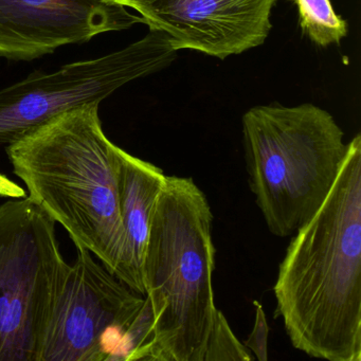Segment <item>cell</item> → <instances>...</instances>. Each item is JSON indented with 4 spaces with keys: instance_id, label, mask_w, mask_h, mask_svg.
Masks as SVG:
<instances>
[{
    "instance_id": "1",
    "label": "cell",
    "mask_w": 361,
    "mask_h": 361,
    "mask_svg": "<svg viewBox=\"0 0 361 361\" xmlns=\"http://www.w3.org/2000/svg\"><path fill=\"white\" fill-rule=\"evenodd\" d=\"M276 307L291 345L312 358L361 361V135L322 206L279 266Z\"/></svg>"
},
{
    "instance_id": "2",
    "label": "cell",
    "mask_w": 361,
    "mask_h": 361,
    "mask_svg": "<svg viewBox=\"0 0 361 361\" xmlns=\"http://www.w3.org/2000/svg\"><path fill=\"white\" fill-rule=\"evenodd\" d=\"M99 104L56 116L8 145L7 154L29 197L115 276L124 248L117 145L103 130Z\"/></svg>"
},
{
    "instance_id": "3",
    "label": "cell",
    "mask_w": 361,
    "mask_h": 361,
    "mask_svg": "<svg viewBox=\"0 0 361 361\" xmlns=\"http://www.w3.org/2000/svg\"><path fill=\"white\" fill-rule=\"evenodd\" d=\"M208 198L190 177L166 176L143 264L153 338L143 360L204 361L217 308Z\"/></svg>"
},
{
    "instance_id": "4",
    "label": "cell",
    "mask_w": 361,
    "mask_h": 361,
    "mask_svg": "<svg viewBox=\"0 0 361 361\" xmlns=\"http://www.w3.org/2000/svg\"><path fill=\"white\" fill-rule=\"evenodd\" d=\"M242 124L251 192L269 231L286 238L326 200L348 153L343 130L312 103L257 105Z\"/></svg>"
},
{
    "instance_id": "5",
    "label": "cell",
    "mask_w": 361,
    "mask_h": 361,
    "mask_svg": "<svg viewBox=\"0 0 361 361\" xmlns=\"http://www.w3.org/2000/svg\"><path fill=\"white\" fill-rule=\"evenodd\" d=\"M68 266L56 221L37 202L0 204V361H41Z\"/></svg>"
},
{
    "instance_id": "6",
    "label": "cell",
    "mask_w": 361,
    "mask_h": 361,
    "mask_svg": "<svg viewBox=\"0 0 361 361\" xmlns=\"http://www.w3.org/2000/svg\"><path fill=\"white\" fill-rule=\"evenodd\" d=\"M176 50L162 31L149 28L142 39L92 60L32 73L0 90V145H11L56 116L102 102L135 80L170 66Z\"/></svg>"
},
{
    "instance_id": "7",
    "label": "cell",
    "mask_w": 361,
    "mask_h": 361,
    "mask_svg": "<svg viewBox=\"0 0 361 361\" xmlns=\"http://www.w3.org/2000/svg\"><path fill=\"white\" fill-rule=\"evenodd\" d=\"M77 249L48 323L41 361L118 360L145 297L97 263L87 249Z\"/></svg>"
},
{
    "instance_id": "8",
    "label": "cell",
    "mask_w": 361,
    "mask_h": 361,
    "mask_svg": "<svg viewBox=\"0 0 361 361\" xmlns=\"http://www.w3.org/2000/svg\"><path fill=\"white\" fill-rule=\"evenodd\" d=\"M276 0H143L135 11L176 51L225 60L265 43Z\"/></svg>"
},
{
    "instance_id": "9",
    "label": "cell",
    "mask_w": 361,
    "mask_h": 361,
    "mask_svg": "<svg viewBox=\"0 0 361 361\" xmlns=\"http://www.w3.org/2000/svg\"><path fill=\"white\" fill-rule=\"evenodd\" d=\"M137 24L140 16L103 0H0V58L30 62Z\"/></svg>"
},
{
    "instance_id": "10",
    "label": "cell",
    "mask_w": 361,
    "mask_h": 361,
    "mask_svg": "<svg viewBox=\"0 0 361 361\" xmlns=\"http://www.w3.org/2000/svg\"><path fill=\"white\" fill-rule=\"evenodd\" d=\"M120 214L124 248L116 278L132 290L145 295L143 264L152 219L166 175L151 162L116 147Z\"/></svg>"
},
{
    "instance_id": "11",
    "label": "cell",
    "mask_w": 361,
    "mask_h": 361,
    "mask_svg": "<svg viewBox=\"0 0 361 361\" xmlns=\"http://www.w3.org/2000/svg\"><path fill=\"white\" fill-rule=\"evenodd\" d=\"M288 1L297 7L300 29L314 45L321 48L339 46L348 37V22L336 13L331 0Z\"/></svg>"
},
{
    "instance_id": "12",
    "label": "cell",
    "mask_w": 361,
    "mask_h": 361,
    "mask_svg": "<svg viewBox=\"0 0 361 361\" xmlns=\"http://www.w3.org/2000/svg\"><path fill=\"white\" fill-rule=\"evenodd\" d=\"M253 357L235 337L225 314L217 310L207 341L204 361H250Z\"/></svg>"
},
{
    "instance_id": "13",
    "label": "cell",
    "mask_w": 361,
    "mask_h": 361,
    "mask_svg": "<svg viewBox=\"0 0 361 361\" xmlns=\"http://www.w3.org/2000/svg\"><path fill=\"white\" fill-rule=\"evenodd\" d=\"M255 306V324L252 331L244 341V345L255 354V358L259 361L268 360V326L267 319L264 312L263 306L259 301H253Z\"/></svg>"
},
{
    "instance_id": "14",
    "label": "cell",
    "mask_w": 361,
    "mask_h": 361,
    "mask_svg": "<svg viewBox=\"0 0 361 361\" xmlns=\"http://www.w3.org/2000/svg\"><path fill=\"white\" fill-rule=\"evenodd\" d=\"M105 3L114 4V5L123 6L128 9H136L141 0H103Z\"/></svg>"
}]
</instances>
